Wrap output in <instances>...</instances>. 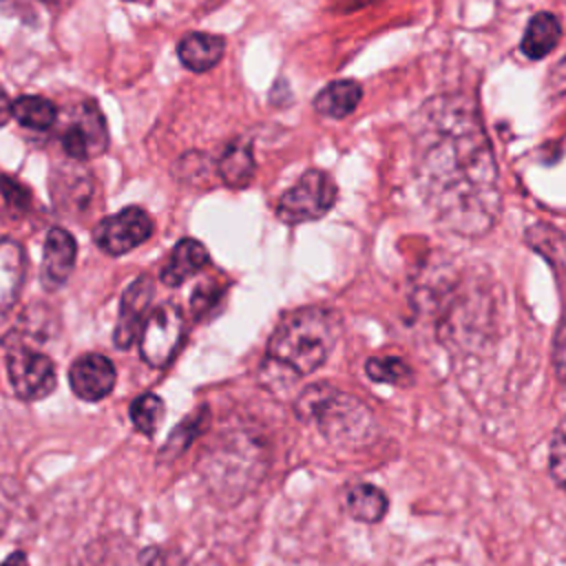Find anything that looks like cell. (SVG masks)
Returning <instances> with one entry per match:
<instances>
[{
    "label": "cell",
    "mask_w": 566,
    "mask_h": 566,
    "mask_svg": "<svg viewBox=\"0 0 566 566\" xmlns=\"http://www.w3.org/2000/svg\"><path fill=\"white\" fill-rule=\"evenodd\" d=\"M413 168L424 206L462 237L486 234L502 208L493 150L473 104L438 95L422 104L413 137Z\"/></svg>",
    "instance_id": "1"
},
{
    "label": "cell",
    "mask_w": 566,
    "mask_h": 566,
    "mask_svg": "<svg viewBox=\"0 0 566 566\" xmlns=\"http://www.w3.org/2000/svg\"><path fill=\"white\" fill-rule=\"evenodd\" d=\"M340 334V316L329 307L307 305L287 312L274 327L261 378L265 385L290 387L296 378L316 371L332 354Z\"/></svg>",
    "instance_id": "2"
},
{
    "label": "cell",
    "mask_w": 566,
    "mask_h": 566,
    "mask_svg": "<svg viewBox=\"0 0 566 566\" xmlns=\"http://www.w3.org/2000/svg\"><path fill=\"white\" fill-rule=\"evenodd\" d=\"M296 416L318 427L334 442H360L374 431V413L358 398L329 382L305 387L296 400Z\"/></svg>",
    "instance_id": "3"
},
{
    "label": "cell",
    "mask_w": 566,
    "mask_h": 566,
    "mask_svg": "<svg viewBox=\"0 0 566 566\" xmlns=\"http://www.w3.org/2000/svg\"><path fill=\"white\" fill-rule=\"evenodd\" d=\"M336 195L338 188L334 179L325 170L312 168L281 195L276 203V217L290 226L321 219L332 210Z\"/></svg>",
    "instance_id": "4"
},
{
    "label": "cell",
    "mask_w": 566,
    "mask_h": 566,
    "mask_svg": "<svg viewBox=\"0 0 566 566\" xmlns=\"http://www.w3.org/2000/svg\"><path fill=\"white\" fill-rule=\"evenodd\" d=\"M184 332H186V321H184L181 307L172 301L157 305L146 316L139 334L142 358L155 369L166 367L175 358L181 345Z\"/></svg>",
    "instance_id": "5"
},
{
    "label": "cell",
    "mask_w": 566,
    "mask_h": 566,
    "mask_svg": "<svg viewBox=\"0 0 566 566\" xmlns=\"http://www.w3.org/2000/svg\"><path fill=\"white\" fill-rule=\"evenodd\" d=\"M153 219L144 208L128 206L117 214L104 217L95 226L93 239L99 245V250H104L111 256H119L146 243L153 234Z\"/></svg>",
    "instance_id": "6"
},
{
    "label": "cell",
    "mask_w": 566,
    "mask_h": 566,
    "mask_svg": "<svg viewBox=\"0 0 566 566\" xmlns=\"http://www.w3.org/2000/svg\"><path fill=\"white\" fill-rule=\"evenodd\" d=\"M60 137L64 153L73 159H91L95 155H102L108 146V128L97 104H80L71 113Z\"/></svg>",
    "instance_id": "7"
},
{
    "label": "cell",
    "mask_w": 566,
    "mask_h": 566,
    "mask_svg": "<svg viewBox=\"0 0 566 566\" xmlns=\"http://www.w3.org/2000/svg\"><path fill=\"white\" fill-rule=\"evenodd\" d=\"M7 369L9 382L22 400H40L55 389V367L46 354L13 349L7 356Z\"/></svg>",
    "instance_id": "8"
},
{
    "label": "cell",
    "mask_w": 566,
    "mask_h": 566,
    "mask_svg": "<svg viewBox=\"0 0 566 566\" xmlns=\"http://www.w3.org/2000/svg\"><path fill=\"white\" fill-rule=\"evenodd\" d=\"M155 296V283L148 274H139L122 294L119 314L113 329V343L119 349H128L142 334L144 321L150 314V301Z\"/></svg>",
    "instance_id": "9"
},
{
    "label": "cell",
    "mask_w": 566,
    "mask_h": 566,
    "mask_svg": "<svg viewBox=\"0 0 566 566\" xmlns=\"http://www.w3.org/2000/svg\"><path fill=\"white\" fill-rule=\"evenodd\" d=\"M115 380V365L104 354H82L69 369V385L73 394L88 402L106 398L113 391Z\"/></svg>",
    "instance_id": "10"
},
{
    "label": "cell",
    "mask_w": 566,
    "mask_h": 566,
    "mask_svg": "<svg viewBox=\"0 0 566 566\" xmlns=\"http://www.w3.org/2000/svg\"><path fill=\"white\" fill-rule=\"evenodd\" d=\"M77 256V245L71 232L64 228H51L44 239V254H42V285L46 290H60L73 272Z\"/></svg>",
    "instance_id": "11"
},
{
    "label": "cell",
    "mask_w": 566,
    "mask_h": 566,
    "mask_svg": "<svg viewBox=\"0 0 566 566\" xmlns=\"http://www.w3.org/2000/svg\"><path fill=\"white\" fill-rule=\"evenodd\" d=\"M208 263H210V254H208L206 245L192 237H186L172 248L170 256L166 259V263L159 272V281L166 287H179L190 276L201 272Z\"/></svg>",
    "instance_id": "12"
},
{
    "label": "cell",
    "mask_w": 566,
    "mask_h": 566,
    "mask_svg": "<svg viewBox=\"0 0 566 566\" xmlns=\"http://www.w3.org/2000/svg\"><path fill=\"white\" fill-rule=\"evenodd\" d=\"M223 51H226V40L221 35H212L203 31L186 33L177 44V55L181 64L195 73H203L217 66L219 60L223 57Z\"/></svg>",
    "instance_id": "13"
},
{
    "label": "cell",
    "mask_w": 566,
    "mask_h": 566,
    "mask_svg": "<svg viewBox=\"0 0 566 566\" xmlns=\"http://www.w3.org/2000/svg\"><path fill=\"white\" fill-rule=\"evenodd\" d=\"M24 250L13 239H0V316L15 303L24 281Z\"/></svg>",
    "instance_id": "14"
},
{
    "label": "cell",
    "mask_w": 566,
    "mask_h": 566,
    "mask_svg": "<svg viewBox=\"0 0 566 566\" xmlns=\"http://www.w3.org/2000/svg\"><path fill=\"white\" fill-rule=\"evenodd\" d=\"M559 40H562L559 20L548 11H539L528 20L522 42H520V49L526 57L542 60L548 53H553V49L559 44Z\"/></svg>",
    "instance_id": "15"
},
{
    "label": "cell",
    "mask_w": 566,
    "mask_h": 566,
    "mask_svg": "<svg viewBox=\"0 0 566 566\" xmlns=\"http://www.w3.org/2000/svg\"><path fill=\"white\" fill-rule=\"evenodd\" d=\"M363 99V86L356 80L329 82L316 97L314 108L332 119H343L356 111Z\"/></svg>",
    "instance_id": "16"
},
{
    "label": "cell",
    "mask_w": 566,
    "mask_h": 566,
    "mask_svg": "<svg viewBox=\"0 0 566 566\" xmlns=\"http://www.w3.org/2000/svg\"><path fill=\"white\" fill-rule=\"evenodd\" d=\"M219 175L226 186L243 188L252 181L254 175V155L248 139H234L226 146L219 159Z\"/></svg>",
    "instance_id": "17"
},
{
    "label": "cell",
    "mask_w": 566,
    "mask_h": 566,
    "mask_svg": "<svg viewBox=\"0 0 566 566\" xmlns=\"http://www.w3.org/2000/svg\"><path fill=\"white\" fill-rule=\"evenodd\" d=\"M389 506V500L382 489L374 484H356L345 495V509L347 513L365 524H376L385 517Z\"/></svg>",
    "instance_id": "18"
},
{
    "label": "cell",
    "mask_w": 566,
    "mask_h": 566,
    "mask_svg": "<svg viewBox=\"0 0 566 566\" xmlns=\"http://www.w3.org/2000/svg\"><path fill=\"white\" fill-rule=\"evenodd\" d=\"M9 113L27 128L35 130H46L55 124L57 119V108L51 99L40 97V95H22L18 97L11 106Z\"/></svg>",
    "instance_id": "19"
},
{
    "label": "cell",
    "mask_w": 566,
    "mask_h": 566,
    "mask_svg": "<svg viewBox=\"0 0 566 566\" xmlns=\"http://www.w3.org/2000/svg\"><path fill=\"white\" fill-rule=\"evenodd\" d=\"M365 374L374 382H389L396 387H407L413 380V369L400 356H371L365 363Z\"/></svg>",
    "instance_id": "20"
},
{
    "label": "cell",
    "mask_w": 566,
    "mask_h": 566,
    "mask_svg": "<svg viewBox=\"0 0 566 566\" xmlns=\"http://www.w3.org/2000/svg\"><path fill=\"white\" fill-rule=\"evenodd\" d=\"M128 413H130L135 431L144 433V436H153L157 431L159 422L164 420L166 407L157 394H142L130 402Z\"/></svg>",
    "instance_id": "21"
},
{
    "label": "cell",
    "mask_w": 566,
    "mask_h": 566,
    "mask_svg": "<svg viewBox=\"0 0 566 566\" xmlns=\"http://www.w3.org/2000/svg\"><path fill=\"white\" fill-rule=\"evenodd\" d=\"M206 420H208V409H206V407H201V409L188 413V416L177 424V429H172V433L168 436V442H166V447H164V451H161V458L168 460V458H175V455H179L181 451H186L188 444L195 440V436L203 429Z\"/></svg>",
    "instance_id": "22"
},
{
    "label": "cell",
    "mask_w": 566,
    "mask_h": 566,
    "mask_svg": "<svg viewBox=\"0 0 566 566\" xmlns=\"http://www.w3.org/2000/svg\"><path fill=\"white\" fill-rule=\"evenodd\" d=\"M223 292H226V285H221V283H217V281H210V279L201 281V283L197 285V290L192 292V296H190L192 314H195V316H203L217 301H221Z\"/></svg>",
    "instance_id": "23"
},
{
    "label": "cell",
    "mask_w": 566,
    "mask_h": 566,
    "mask_svg": "<svg viewBox=\"0 0 566 566\" xmlns=\"http://www.w3.org/2000/svg\"><path fill=\"white\" fill-rule=\"evenodd\" d=\"M548 471L555 480V484L562 489L564 486V436H562V424L553 433V442L548 449Z\"/></svg>",
    "instance_id": "24"
},
{
    "label": "cell",
    "mask_w": 566,
    "mask_h": 566,
    "mask_svg": "<svg viewBox=\"0 0 566 566\" xmlns=\"http://www.w3.org/2000/svg\"><path fill=\"white\" fill-rule=\"evenodd\" d=\"M0 188H2V192H4V201H7L11 208H15V210L27 208V203H29V192H27L24 186H20L18 181H13V179H9V177H0Z\"/></svg>",
    "instance_id": "25"
},
{
    "label": "cell",
    "mask_w": 566,
    "mask_h": 566,
    "mask_svg": "<svg viewBox=\"0 0 566 566\" xmlns=\"http://www.w3.org/2000/svg\"><path fill=\"white\" fill-rule=\"evenodd\" d=\"M0 566H29V562H27V555L24 553H11Z\"/></svg>",
    "instance_id": "26"
},
{
    "label": "cell",
    "mask_w": 566,
    "mask_h": 566,
    "mask_svg": "<svg viewBox=\"0 0 566 566\" xmlns=\"http://www.w3.org/2000/svg\"><path fill=\"white\" fill-rule=\"evenodd\" d=\"M9 117V102H7V95H4V91L0 88V126H2V122Z\"/></svg>",
    "instance_id": "27"
}]
</instances>
